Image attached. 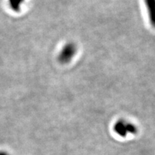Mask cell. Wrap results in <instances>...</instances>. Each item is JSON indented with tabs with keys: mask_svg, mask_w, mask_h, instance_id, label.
<instances>
[{
	"mask_svg": "<svg viewBox=\"0 0 155 155\" xmlns=\"http://www.w3.org/2000/svg\"><path fill=\"white\" fill-rule=\"evenodd\" d=\"M78 52L77 45L73 42H68L62 47L58 55V61L61 64L66 65L72 61Z\"/></svg>",
	"mask_w": 155,
	"mask_h": 155,
	"instance_id": "1",
	"label": "cell"
},
{
	"mask_svg": "<svg viewBox=\"0 0 155 155\" xmlns=\"http://www.w3.org/2000/svg\"><path fill=\"white\" fill-rule=\"evenodd\" d=\"M114 131L116 134L121 137H125L129 134H136L138 131L137 126L134 124L127 121V120L121 119H119L114 124Z\"/></svg>",
	"mask_w": 155,
	"mask_h": 155,
	"instance_id": "2",
	"label": "cell"
},
{
	"mask_svg": "<svg viewBox=\"0 0 155 155\" xmlns=\"http://www.w3.org/2000/svg\"><path fill=\"white\" fill-rule=\"evenodd\" d=\"M150 25L155 28V0H144Z\"/></svg>",
	"mask_w": 155,
	"mask_h": 155,
	"instance_id": "3",
	"label": "cell"
},
{
	"mask_svg": "<svg viewBox=\"0 0 155 155\" xmlns=\"http://www.w3.org/2000/svg\"><path fill=\"white\" fill-rule=\"evenodd\" d=\"M8 1L11 9L14 12H18L20 10L21 5L24 2L25 0H8Z\"/></svg>",
	"mask_w": 155,
	"mask_h": 155,
	"instance_id": "4",
	"label": "cell"
},
{
	"mask_svg": "<svg viewBox=\"0 0 155 155\" xmlns=\"http://www.w3.org/2000/svg\"><path fill=\"white\" fill-rule=\"evenodd\" d=\"M0 155H9L6 152H4V151H0Z\"/></svg>",
	"mask_w": 155,
	"mask_h": 155,
	"instance_id": "5",
	"label": "cell"
}]
</instances>
